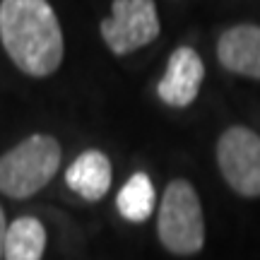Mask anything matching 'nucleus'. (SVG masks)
I'll return each instance as SVG.
<instances>
[{
  "label": "nucleus",
  "instance_id": "1",
  "mask_svg": "<svg viewBox=\"0 0 260 260\" xmlns=\"http://www.w3.org/2000/svg\"><path fill=\"white\" fill-rule=\"evenodd\" d=\"M0 41L12 63L31 77H48L63 63V29L48 0H3Z\"/></svg>",
  "mask_w": 260,
  "mask_h": 260
},
{
  "label": "nucleus",
  "instance_id": "2",
  "mask_svg": "<svg viewBox=\"0 0 260 260\" xmlns=\"http://www.w3.org/2000/svg\"><path fill=\"white\" fill-rule=\"evenodd\" d=\"M60 142L34 133L0 157V193L15 200L31 198L46 188L60 169Z\"/></svg>",
  "mask_w": 260,
  "mask_h": 260
},
{
  "label": "nucleus",
  "instance_id": "3",
  "mask_svg": "<svg viewBox=\"0 0 260 260\" xmlns=\"http://www.w3.org/2000/svg\"><path fill=\"white\" fill-rule=\"evenodd\" d=\"M157 236L174 255H195L205 246V214L200 195L186 178H174L161 195Z\"/></svg>",
  "mask_w": 260,
  "mask_h": 260
},
{
  "label": "nucleus",
  "instance_id": "4",
  "mask_svg": "<svg viewBox=\"0 0 260 260\" xmlns=\"http://www.w3.org/2000/svg\"><path fill=\"white\" fill-rule=\"evenodd\" d=\"M217 167L226 186L241 198H260V135L232 125L217 140Z\"/></svg>",
  "mask_w": 260,
  "mask_h": 260
},
{
  "label": "nucleus",
  "instance_id": "5",
  "mask_svg": "<svg viewBox=\"0 0 260 260\" xmlns=\"http://www.w3.org/2000/svg\"><path fill=\"white\" fill-rule=\"evenodd\" d=\"M102 37L116 56H128L159 37L154 0H113L111 15L102 19Z\"/></svg>",
  "mask_w": 260,
  "mask_h": 260
},
{
  "label": "nucleus",
  "instance_id": "6",
  "mask_svg": "<svg viewBox=\"0 0 260 260\" xmlns=\"http://www.w3.org/2000/svg\"><path fill=\"white\" fill-rule=\"evenodd\" d=\"M205 80V65L203 58L195 53L190 46H178L169 56L164 77L159 82L157 92L159 99L174 106V109H186L195 102V96L203 87Z\"/></svg>",
  "mask_w": 260,
  "mask_h": 260
},
{
  "label": "nucleus",
  "instance_id": "7",
  "mask_svg": "<svg viewBox=\"0 0 260 260\" xmlns=\"http://www.w3.org/2000/svg\"><path fill=\"white\" fill-rule=\"evenodd\" d=\"M217 58L229 73L260 80V27L236 24L224 29L217 41Z\"/></svg>",
  "mask_w": 260,
  "mask_h": 260
},
{
  "label": "nucleus",
  "instance_id": "8",
  "mask_svg": "<svg viewBox=\"0 0 260 260\" xmlns=\"http://www.w3.org/2000/svg\"><path fill=\"white\" fill-rule=\"evenodd\" d=\"M113 181V169L109 157L99 149H87L65 171V183L68 188L77 193L80 198L96 203L109 193Z\"/></svg>",
  "mask_w": 260,
  "mask_h": 260
},
{
  "label": "nucleus",
  "instance_id": "9",
  "mask_svg": "<svg viewBox=\"0 0 260 260\" xmlns=\"http://www.w3.org/2000/svg\"><path fill=\"white\" fill-rule=\"evenodd\" d=\"M46 251V229L37 217H17L5 234V260H41Z\"/></svg>",
  "mask_w": 260,
  "mask_h": 260
},
{
  "label": "nucleus",
  "instance_id": "10",
  "mask_svg": "<svg viewBox=\"0 0 260 260\" xmlns=\"http://www.w3.org/2000/svg\"><path fill=\"white\" fill-rule=\"evenodd\" d=\"M157 205V193H154V183L147 174H133V176L123 183V188L116 195V207L121 212L123 219L133 224L147 222Z\"/></svg>",
  "mask_w": 260,
  "mask_h": 260
},
{
  "label": "nucleus",
  "instance_id": "11",
  "mask_svg": "<svg viewBox=\"0 0 260 260\" xmlns=\"http://www.w3.org/2000/svg\"><path fill=\"white\" fill-rule=\"evenodd\" d=\"M5 234H8V222H5V212L0 207V258L5 253Z\"/></svg>",
  "mask_w": 260,
  "mask_h": 260
}]
</instances>
